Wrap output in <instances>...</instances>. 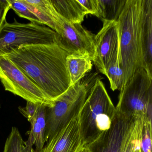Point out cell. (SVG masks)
<instances>
[{
  "mask_svg": "<svg viewBox=\"0 0 152 152\" xmlns=\"http://www.w3.org/2000/svg\"><path fill=\"white\" fill-rule=\"evenodd\" d=\"M68 54L58 44L22 45L4 55L14 63L50 101L70 86L66 64Z\"/></svg>",
  "mask_w": 152,
  "mask_h": 152,
  "instance_id": "6da1fadb",
  "label": "cell"
},
{
  "mask_svg": "<svg viewBox=\"0 0 152 152\" xmlns=\"http://www.w3.org/2000/svg\"><path fill=\"white\" fill-rule=\"evenodd\" d=\"M144 5V0H127L117 21L119 59L124 74L123 88L142 65L141 30Z\"/></svg>",
  "mask_w": 152,
  "mask_h": 152,
  "instance_id": "7a4b0ae2",
  "label": "cell"
},
{
  "mask_svg": "<svg viewBox=\"0 0 152 152\" xmlns=\"http://www.w3.org/2000/svg\"><path fill=\"white\" fill-rule=\"evenodd\" d=\"M98 73L87 74L69 88L53 104L46 107L45 142L79 115L91 88L100 78Z\"/></svg>",
  "mask_w": 152,
  "mask_h": 152,
  "instance_id": "3957f363",
  "label": "cell"
},
{
  "mask_svg": "<svg viewBox=\"0 0 152 152\" xmlns=\"http://www.w3.org/2000/svg\"><path fill=\"white\" fill-rule=\"evenodd\" d=\"M101 79L96 81L79 114L84 146L96 140L110 128L116 113Z\"/></svg>",
  "mask_w": 152,
  "mask_h": 152,
  "instance_id": "277c9868",
  "label": "cell"
},
{
  "mask_svg": "<svg viewBox=\"0 0 152 152\" xmlns=\"http://www.w3.org/2000/svg\"><path fill=\"white\" fill-rule=\"evenodd\" d=\"M115 110L123 114L144 117L152 122V77L144 68L137 69L120 91Z\"/></svg>",
  "mask_w": 152,
  "mask_h": 152,
  "instance_id": "5b68a950",
  "label": "cell"
},
{
  "mask_svg": "<svg viewBox=\"0 0 152 152\" xmlns=\"http://www.w3.org/2000/svg\"><path fill=\"white\" fill-rule=\"evenodd\" d=\"M58 44L56 33L44 25L31 22L21 23L14 19L0 31V56H4L22 45Z\"/></svg>",
  "mask_w": 152,
  "mask_h": 152,
  "instance_id": "8992f818",
  "label": "cell"
},
{
  "mask_svg": "<svg viewBox=\"0 0 152 152\" xmlns=\"http://www.w3.org/2000/svg\"><path fill=\"white\" fill-rule=\"evenodd\" d=\"M140 117L116 111L110 128L84 147L88 152H125Z\"/></svg>",
  "mask_w": 152,
  "mask_h": 152,
  "instance_id": "52a82bcc",
  "label": "cell"
},
{
  "mask_svg": "<svg viewBox=\"0 0 152 152\" xmlns=\"http://www.w3.org/2000/svg\"><path fill=\"white\" fill-rule=\"evenodd\" d=\"M0 80L5 90L26 101L47 106L53 104L42 91L7 57L0 56Z\"/></svg>",
  "mask_w": 152,
  "mask_h": 152,
  "instance_id": "ba28073f",
  "label": "cell"
},
{
  "mask_svg": "<svg viewBox=\"0 0 152 152\" xmlns=\"http://www.w3.org/2000/svg\"><path fill=\"white\" fill-rule=\"evenodd\" d=\"M58 45L69 55L85 56L93 61L95 56V35L81 23H71L58 15L55 25Z\"/></svg>",
  "mask_w": 152,
  "mask_h": 152,
  "instance_id": "9c48e42d",
  "label": "cell"
},
{
  "mask_svg": "<svg viewBox=\"0 0 152 152\" xmlns=\"http://www.w3.org/2000/svg\"><path fill=\"white\" fill-rule=\"evenodd\" d=\"M103 22L102 29L94 36L95 52L92 62L97 70L104 75L107 67L119 57V36L117 22Z\"/></svg>",
  "mask_w": 152,
  "mask_h": 152,
  "instance_id": "30bf717a",
  "label": "cell"
},
{
  "mask_svg": "<svg viewBox=\"0 0 152 152\" xmlns=\"http://www.w3.org/2000/svg\"><path fill=\"white\" fill-rule=\"evenodd\" d=\"M84 147L78 115L47 142L43 152H80Z\"/></svg>",
  "mask_w": 152,
  "mask_h": 152,
  "instance_id": "8fae6325",
  "label": "cell"
},
{
  "mask_svg": "<svg viewBox=\"0 0 152 152\" xmlns=\"http://www.w3.org/2000/svg\"><path fill=\"white\" fill-rule=\"evenodd\" d=\"M142 65L152 77V0H144L141 30Z\"/></svg>",
  "mask_w": 152,
  "mask_h": 152,
  "instance_id": "7c38bea8",
  "label": "cell"
},
{
  "mask_svg": "<svg viewBox=\"0 0 152 152\" xmlns=\"http://www.w3.org/2000/svg\"><path fill=\"white\" fill-rule=\"evenodd\" d=\"M41 104L33 121L31 123V130L27 132L29 137L25 142L26 152H43L46 130V107Z\"/></svg>",
  "mask_w": 152,
  "mask_h": 152,
  "instance_id": "4fadbf2b",
  "label": "cell"
},
{
  "mask_svg": "<svg viewBox=\"0 0 152 152\" xmlns=\"http://www.w3.org/2000/svg\"><path fill=\"white\" fill-rule=\"evenodd\" d=\"M56 13L66 22L82 23L88 15L77 0H50Z\"/></svg>",
  "mask_w": 152,
  "mask_h": 152,
  "instance_id": "5bb4252c",
  "label": "cell"
},
{
  "mask_svg": "<svg viewBox=\"0 0 152 152\" xmlns=\"http://www.w3.org/2000/svg\"><path fill=\"white\" fill-rule=\"evenodd\" d=\"M92 61L88 57L67 56L66 66L70 79V86L81 80L92 68Z\"/></svg>",
  "mask_w": 152,
  "mask_h": 152,
  "instance_id": "9a60e30c",
  "label": "cell"
},
{
  "mask_svg": "<svg viewBox=\"0 0 152 152\" xmlns=\"http://www.w3.org/2000/svg\"><path fill=\"white\" fill-rule=\"evenodd\" d=\"M99 18L102 21L117 22L122 12L127 0H97Z\"/></svg>",
  "mask_w": 152,
  "mask_h": 152,
  "instance_id": "2e32d148",
  "label": "cell"
},
{
  "mask_svg": "<svg viewBox=\"0 0 152 152\" xmlns=\"http://www.w3.org/2000/svg\"><path fill=\"white\" fill-rule=\"evenodd\" d=\"M104 75L108 78L110 88L113 91L121 90L123 86L124 74L120 64L119 56L117 60L107 67Z\"/></svg>",
  "mask_w": 152,
  "mask_h": 152,
  "instance_id": "e0dca14e",
  "label": "cell"
},
{
  "mask_svg": "<svg viewBox=\"0 0 152 152\" xmlns=\"http://www.w3.org/2000/svg\"><path fill=\"white\" fill-rule=\"evenodd\" d=\"M3 152H26L25 141L16 127H12Z\"/></svg>",
  "mask_w": 152,
  "mask_h": 152,
  "instance_id": "ac0fdd59",
  "label": "cell"
},
{
  "mask_svg": "<svg viewBox=\"0 0 152 152\" xmlns=\"http://www.w3.org/2000/svg\"><path fill=\"white\" fill-rule=\"evenodd\" d=\"M10 5V9L20 17L26 18L32 23L42 24L39 18L31 11L21 0H8Z\"/></svg>",
  "mask_w": 152,
  "mask_h": 152,
  "instance_id": "d6986e66",
  "label": "cell"
},
{
  "mask_svg": "<svg viewBox=\"0 0 152 152\" xmlns=\"http://www.w3.org/2000/svg\"><path fill=\"white\" fill-rule=\"evenodd\" d=\"M152 122L144 118L140 135V152H152Z\"/></svg>",
  "mask_w": 152,
  "mask_h": 152,
  "instance_id": "ffe728a7",
  "label": "cell"
},
{
  "mask_svg": "<svg viewBox=\"0 0 152 152\" xmlns=\"http://www.w3.org/2000/svg\"><path fill=\"white\" fill-rule=\"evenodd\" d=\"M41 104H34L27 101L26 107H19L18 110L21 114L27 118L28 121L31 123L35 117L37 110Z\"/></svg>",
  "mask_w": 152,
  "mask_h": 152,
  "instance_id": "44dd1931",
  "label": "cell"
},
{
  "mask_svg": "<svg viewBox=\"0 0 152 152\" xmlns=\"http://www.w3.org/2000/svg\"><path fill=\"white\" fill-rule=\"evenodd\" d=\"M84 8L88 14L94 15L98 17L99 7L97 0H77Z\"/></svg>",
  "mask_w": 152,
  "mask_h": 152,
  "instance_id": "7402d4cb",
  "label": "cell"
},
{
  "mask_svg": "<svg viewBox=\"0 0 152 152\" xmlns=\"http://www.w3.org/2000/svg\"><path fill=\"white\" fill-rule=\"evenodd\" d=\"M10 9V4L8 0H0V31L7 22L6 17Z\"/></svg>",
  "mask_w": 152,
  "mask_h": 152,
  "instance_id": "603a6c76",
  "label": "cell"
},
{
  "mask_svg": "<svg viewBox=\"0 0 152 152\" xmlns=\"http://www.w3.org/2000/svg\"><path fill=\"white\" fill-rule=\"evenodd\" d=\"M140 137H139L138 139L137 140V142H136V145H135V147H134V149H133V151L132 152H140Z\"/></svg>",
  "mask_w": 152,
  "mask_h": 152,
  "instance_id": "cb8c5ba5",
  "label": "cell"
},
{
  "mask_svg": "<svg viewBox=\"0 0 152 152\" xmlns=\"http://www.w3.org/2000/svg\"><path fill=\"white\" fill-rule=\"evenodd\" d=\"M80 152H88V150L85 147H84Z\"/></svg>",
  "mask_w": 152,
  "mask_h": 152,
  "instance_id": "d4e9b609",
  "label": "cell"
},
{
  "mask_svg": "<svg viewBox=\"0 0 152 152\" xmlns=\"http://www.w3.org/2000/svg\"><path fill=\"white\" fill-rule=\"evenodd\" d=\"M1 107V104H0V108Z\"/></svg>",
  "mask_w": 152,
  "mask_h": 152,
  "instance_id": "484cf974",
  "label": "cell"
}]
</instances>
